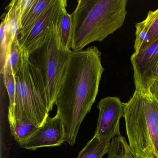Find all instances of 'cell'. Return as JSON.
Returning <instances> with one entry per match:
<instances>
[{
  "instance_id": "15",
  "label": "cell",
  "mask_w": 158,
  "mask_h": 158,
  "mask_svg": "<svg viewBox=\"0 0 158 158\" xmlns=\"http://www.w3.org/2000/svg\"><path fill=\"white\" fill-rule=\"evenodd\" d=\"M6 9L9 19V36L14 40L18 37L21 29L20 0H13Z\"/></svg>"
},
{
  "instance_id": "21",
  "label": "cell",
  "mask_w": 158,
  "mask_h": 158,
  "mask_svg": "<svg viewBox=\"0 0 158 158\" xmlns=\"http://www.w3.org/2000/svg\"><path fill=\"white\" fill-rule=\"evenodd\" d=\"M35 1L36 0H20L21 19L30 10Z\"/></svg>"
},
{
  "instance_id": "7",
  "label": "cell",
  "mask_w": 158,
  "mask_h": 158,
  "mask_svg": "<svg viewBox=\"0 0 158 158\" xmlns=\"http://www.w3.org/2000/svg\"><path fill=\"white\" fill-rule=\"evenodd\" d=\"M125 104L119 98L107 97L98 104V118L94 135L102 140H110L120 134V119L124 114Z\"/></svg>"
},
{
  "instance_id": "2",
  "label": "cell",
  "mask_w": 158,
  "mask_h": 158,
  "mask_svg": "<svg viewBox=\"0 0 158 158\" xmlns=\"http://www.w3.org/2000/svg\"><path fill=\"white\" fill-rule=\"evenodd\" d=\"M127 0H79L71 14L73 51L102 41L122 27L127 14Z\"/></svg>"
},
{
  "instance_id": "20",
  "label": "cell",
  "mask_w": 158,
  "mask_h": 158,
  "mask_svg": "<svg viewBox=\"0 0 158 158\" xmlns=\"http://www.w3.org/2000/svg\"><path fill=\"white\" fill-rule=\"evenodd\" d=\"M158 79V60L151 70L146 81V89L148 90L149 87L156 79Z\"/></svg>"
},
{
  "instance_id": "13",
  "label": "cell",
  "mask_w": 158,
  "mask_h": 158,
  "mask_svg": "<svg viewBox=\"0 0 158 158\" xmlns=\"http://www.w3.org/2000/svg\"><path fill=\"white\" fill-rule=\"evenodd\" d=\"M110 140H102L94 135L79 152L77 158H102L109 152Z\"/></svg>"
},
{
  "instance_id": "10",
  "label": "cell",
  "mask_w": 158,
  "mask_h": 158,
  "mask_svg": "<svg viewBox=\"0 0 158 158\" xmlns=\"http://www.w3.org/2000/svg\"><path fill=\"white\" fill-rule=\"evenodd\" d=\"M135 52L145 49L158 39V9L149 11L145 20L135 24Z\"/></svg>"
},
{
  "instance_id": "16",
  "label": "cell",
  "mask_w": 158,
  "mask_h": 158,
  "mask_svg": "<svg viewBox=\"0 0 158 158\" xmlns=\"http://www.w3.org/2000/svg\"><path fill=\"white\" fill-rule=\"evenodd\" d=\"M108 158H136L125 138L117 135L111 139Z\"/></svg>"
},
{
  "instance_id": "12",
  "label": "cell",
  "mask_w": 158,
  "mask_h": 158,
  "mask_svg": "<svg viewBox=\"0 0 158 158\" xmlns=\"http://www.w3.org/2000/svg\"><path fill=\"white\" fill-rule=\"evenodd\" d=\"M1 24L0 25V38H1V52H0V73H4L8 58L10 54L11 47L13 41L9 34V23L7 13L2 15Z\"/></svg>"
},
{
  "instance_id": "6",
  "label": "cell",
  "mask_w": 158,
  "mask_h": 158,
  "mask_svg": "<svg viewBox=\"0 0 158 158\" xmlns=\"http://www.w3.org/2000/svg\"><path fill=\"white\" fill-rule=\"evenodd\" d=\"M67 5L66 0H53L30 30L23 36L19 38L20 46L24 52L30 55L42 46Z\"/></svg>"
},
{
  "instance_id": "22",
  "label": "cell",
  "mask_w": 158,
  "mask_h": 158,
  "mask_svg": "<svg viewBox=\"0 0 158 158\" xmlns=\"http://www.w3.org/2000/svg\"><path fill=\"white\" fill-rule=\"evenodd\" d=\"M148 90L158 103V79L155 80L150 85Z\"/></svg>"
},
{
  "instance_id": "19",
  "label": "cell",
  "mask_w": 158,
  "mask_h": 158,
  "mask_svg": "<svg viewBox=\"0 0 158 158\" xmlns=\"http://www.w3.org/2000/svg\"><path fill=\"white\" fill-rule=\"evenodd\" d=\"M8 60L14 74L16 76L22 67L23 60V52L20 46L19 37H16L13 41Z\"/></svg>"
},
{
  "instance_id": "8",
  "label": "cell",
  "mask_w": 158,
  "mask_h": 158,
  "mask_svg": "<svg viewBox=\"0 0 158 158\" xmlns=\"http://www.w3.org/2000/svg\"><path fill=\"white\" fill-rule=\"evenodd\" d=\"M65 142V132L61 118L58 114L48 116L46 121L26 141L22 147L35 150L43 147L60 146Z\"/></svg>"
},
{
  "instance_id": "1",
  "label": "cell",
  "mask_w": 158,
  "mask_h": 158,
  "mask_svg": "<svg viewBox=\"0 0 158 158\" xmlns=\"http://www.w3.org/2000/svg\"><path fill=\"white\" fill-rule=\"evenodd\" d=\"M102 53L96 46L73 51L55 102L61 118L65 142L73 146L80 125L94 104L104 71Z\"/></svg>"
},
{
  "instance_id": "18",
  "label": "cell",
  "mask_w": 158,
  "mask_h": 158,
  "mask_svg": "<svg viewBox=\"0 0 158 158\" xmlns=\"http://www.w3.org/2000/svg\"><path fill=\"white\" fill-rule=\"evenodd\" d=\"M10 126L12 134L21 146L33 135L39 127L32 124H11Z\"/></svg>"
},
{
  "instance_id": "14",
  "label": "cell",
  "mask_w": 158,
  "mask_h": 158,
  "mask_svg": "<svg viewBox=\"0 0 158 158\" xmlns=\"http://www.w3.org/2000/svg\"><path fill=\"white\" fill-rule=\"evenodd\" d=\"M3 82L10 99L8 119L10 124L13 123L14 121V113L16 94V76L14 74L10 64L8 60L3 74Z\"/></svg>"
},
{
  "instance_id": "4",
  "label": "cell",
  "mask_w": 158,
  "mask_h": 158,
  "mask_svg": "<svg viewBox=\"0 0 158 158\" xmlns=\"http://www.w3.org/2000/svg\"><path fill=\"white\" fill-rule=\"evenodd\" d=\"M16 80L14 121L10 125L32 124L39 127L50 112L46 87L40 71L26 52Z\"/></svg>"
},
{
  "instance_id": "11",
  "label": "cell",
  "mask_w": 158,
  "mask_h": 158,
  "mask_svg": "<svg viewBox=\"0 0 158 158\" xmlns=\"http://www.w3.org/2000/svg\"><path fill=\"white\" fill-rule=\"evenodd\" d=\"M53 2V0H36L30 10L21 19L19 38L23 36L30 30Z\"/></svg>"
},
{
  "instance_id": "3",
  "label": "cell",
  "mask_w": 158,
  "mask_h": 158,
  "mask_svg": "<svg viewBox=\"0 0 158 158\" xmlns=\"http://www.w3.org/2000/svg\"><path fill=\"white\" fill-rule=\"evenodd\" d=\"M123 117L136 158H158V103L148 90H135L125 104Z\"/></svg>"
},
{
  "instance_id": "9",
  "label": "cell",
  "mask_w": 158,
  "mask_h": 158,
  "mask_svg": "<svg viewBox=\"0 0 158 158\" xmlns=\"http://www.w3.org/2000/svg\"><path fill=\"white\" fill-rule=\"evenodd\" d=\"M158 60V39L145 49L131 55L130 60L134 71L135 90H148L147 77Z\"/></svg>"
},
{
  "instance_id": "5",
  "label": "cell",
  "mask_w": 158,
  "mask_h": 158,
  "mask_svg": "<svg viewBox=\"0 0 158 158\" xmlns=\"http://www.w3.org/2000/svg\"><path fill=\"white\" fill-rule=\"evenodd\" d=\"M60 18L42 46L30 55L31 60L43 77L49 111L55 104L69 57L73 52L64 48L59 38L58 27Z\"/></svg>"
},
{
  "instance_id": "17",
  "label": "cell",
  "mask_w": 158,
  "mask_h": 158,
  "mask_svg": "<svg viewBox=\"0 0 158 158\" xmlns=\"http://www.w3.org/2000/svg\"><path fill=\"white\" fill-rule=\"evenodd\" d=\"M66 8L63 10L60 20L58 25L59 37L63 46L71 49L72 43V20L71 14L67 11Z\"/></svg>"
}]
</instances>
